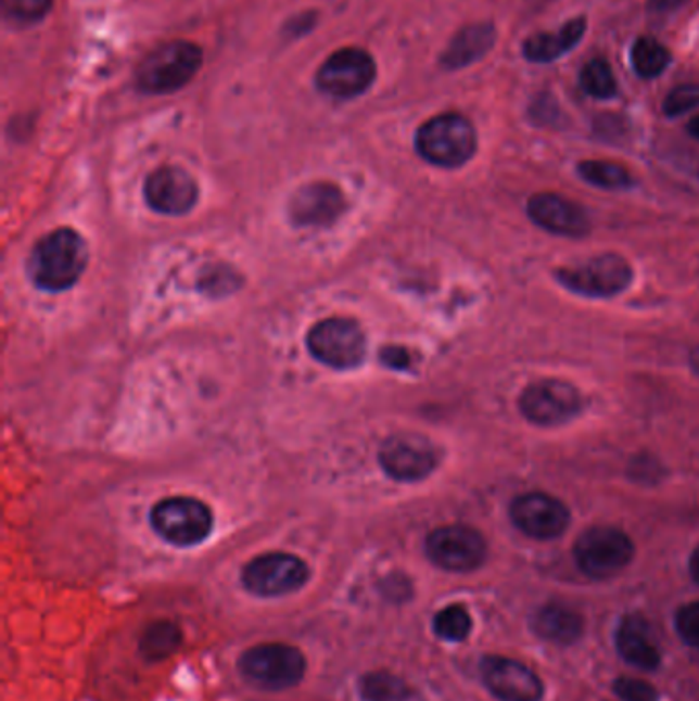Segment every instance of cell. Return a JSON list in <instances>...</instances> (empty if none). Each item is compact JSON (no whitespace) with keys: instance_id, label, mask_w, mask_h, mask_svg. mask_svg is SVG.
I'll return each instance as SVG.
<instances>
[{"instance_id":"5","label":"cell","mask_w":699,"mask_h":701,"mask_svg":"<svg viewBox=\"0 0 699 701\" xmlns=\"http://www.w3.org/2000/svg\"><path fill=\"white\" fill-rule=\"evenodd\" d=\"M150 525L166 544L175 548H193L214 532V515L198 498L168 497L152 507Z\"/></svg>"},{"instance_id":"24","label":"cell","mask_w":699,"mask_h":701,"mask_svg":"<svg viewBox=\"0 0 699 701\" xmlns=\"http://www.w3.org/2000/svg\"><path fill=\"white\" fill-rule=\"evenodd\" d=\"M359 698L364 701H408L412 698V689L403 677L390 671H371L359 679Z\"/></svg>"},{"instance_id":"18","label":"cell","mask_w":699,"mask_h":701,"mask_svg":"<svg viewBox=\"0 0 699 701\" xmlns=\"http://www.w3.org/2000/svg\"><path fill=\"white\" fill-rule=\"evenodd\" d=\"M345 209V197L336 184H304L290 200V218L297 226H329Z\"/></svg>"},{"instance_id":"27","label":"cell","mask_w":699,"mask_h":701,"mask_svg":"<svg viewBox=\"0 0 699 701\" xmlns=\"http://www.w3.org/2000/svg\"><path fill=\"white\" fill-rule=\"evenodd\" d=\"M579 175L587 183L601 189H627L634 183L632 175L624 166L608 161H585L579 165Z\"/></svg>"},{"instance_id":"35","label":"cell","mask_w":699,"mask_h":701,"mask_svg":"<svg viewBox=\"0 0 699 701\" xmlns=\"http://www.w3.org/2000/svg\"><path fill=\"white\" fill-rule=\"evenodd\" d=\"M682 2L683 0H652L650 9L652 11H669V9H673V7L682 4Z\"/></svg>"},{"instance_id":"29","label":"cell","mask_w":699,"mask_h":701,"mask_svg":"<svg viewBox=\"0 0 699 701\" xmlns=\"http://www.w3.org/2000/svg\"><path fill=\"white\" fill-rule=\"evenodd\" d=\"M54 0H0L2 15L15 25H34L52 11Z\"/></svg>"},{"instance_id":"32","label":"cell","mask_w":699,"mask_h":701,"mask_svg":"<svg viewBox=\"0 0 699 701\" xmlns=\"http://www.w3.org/2000/svg\"><path fill=\"white\" fill-rule=\"evenodd\" d=\"M675 626H677V632L685 645L699 648V601L698 603H689L677 611Z\"/></svg>"},{"instance_id":"13","label":"cell","mask_w":699,"mask_h":701,"mask_svg":"<svg viewBox=\"0 0 699 701\" xmlns=\"http://www.w3.org/2000/svg\"><path fill=\"white\" fill-rule=\"evenodd\" d=\"M380 466L390 479L419 482L433 474L440 463L437 447L419 433L392 435L380 449Z\"/></svg>"},{"instance_id":"25","label":"cell","mask_w":699,"mask_h":701,"mask_svg":"<svg viewBox=\"0 0 699 701\" xmlns=\"http://www.w3.org/2000/svg\"><path fill=\"white\" fill-rule=\"evenodd\" d=\"M634 71L643 78H657L669 68L671 52L654 37H640L632 48Z\"/></svg>"},{"instance_id":"9","label":"cell","mask_w":699,"mask_h":701,"mask_svg":"<svg viewBox=\"0 0 699 701\" xmlns=\"http://www.w3.org/2000/svg\"><path fill=\"white\" fill-rule=\"evenodd\" d=\"M634 558V541L618 527H590L574 544V560L590 578H611L626 569Z\"/></svg>"},{"instance_id":"23","label":"cell","mask_w":699,"mask_h":701,"mask_svg":"<svg viewBox=\"0 0 699 701\" xmlns=\"http://www.w3.org/2000/svg\"><path fill=\"white\" fill-rule=\"evenodd\" d=\"M183 645V632L170 620H158L142 632L140 654L147 663H163Z\"/></svg>"},{"instance_id":"36","label":"cell","mask_w":699,"mask_h":701,"mask_svg":"<svg viewBox=\"0 0 699 701\" xmlns=\"http://www.w3.org/2000/svg\"><path fill=\"white\" fill-rule=\"evenodd\" d=\"M689 572H691V578L696 581L699 585V546L691 553V560H689Z\"/></svg>"},{"instance_id":"10","label":"cell","mask_w":699,"mask_h":701,"mask_svg":"<svg viewBox=\"0 0 699 701\" xmlns=\"http://www.w3.org/2000/svg\"><path fill=\"white\" fill-rule=\"evenodd\" d=\"M556 279L562 288L585 297H613L626 292L634 279V271L626 258L620 255H599L572 267H560Z\"/></svg>"},{"instance_id":"26","label":"cell","mask_w":699,"mask_h":701,"mask_svg":"<svg viewBox=\"0 0 699 701\" xmlns=\"http://www.w3.org/2000/svg\"><path fill=\"white\" fill-rule=\"evenodd\" d=\"M433 632L445 642H463L472 632V617L463 606H447L435 613Z\"/></svg>"},{"instance_id":"12","label":"cell","mask_w":699,"mask_h":701,"mask_svg":"<svg viewBox=\"0 0 699 701\" xmlns=\"http://www.w3.org/2000/svg\"><path fill=\"white\" fill-rule=\"evenodd\" d=\"M519 408L530 423L558 426L581 415L583 394L562 380H539L521 392Z\"/></svg>"},{"instance_id":"31","label":"cell","mask_w":699,"mask_h":701,"mask_svg":"<svg viewBox=\"0 0 699 701\" xmlns=\"http://www.w3.org/2000/svg\"><path fill=\"white\" fill-rule=\"evenodd\" d=\"M613 691L622 701H659V691L650 683L634 677L615 679Z\"/></svg>"},{"instance_id":"11","label":"cell","mask_w":699,"mask_h":701,"mask_svg":"<svg viewBox=\"0 0 699 701\" xmlns=\"http://www.w3.org/2000/svg\"><path fill=\"white\" fill-rule=\"evenodd\" d=\"M424 553L437 569L447 572H472L486 560V539L468 525H443L424 539Z\"/></svg>"},{"instance_id":"19","label":"cell","mask_w":699,"mask_h":701,"mask_svg":"<svg viewBox=\"0 0 699 701\" xmlns=\"http://www.w3.org/2000/svg\"><path fill=\"white\" fill-rule=\"evenodd\" d=\"M497 41V29L493 23H472L461 27L460 31L445 48L440 64L445 71H460L472 66L480 58L488 54Z\"/></svg>"},{"instance_id":"22","label":"cell","mask_w":699,"mask_h":701,"mask_svg":"<svg viewBox=\"0 0 699 701\" xmlns=\"http://www.w3.org/2000/svg\"><path fill=\"white\" fill-rule=\"evenodd\" d=\"M534 629L535 634L546 642L571 646L579 642V638L583 636L585 622L574 609L548 603L535 613Z\"/></svg>"},{"instance_id":"30","label":"cell","mask_w":699,"mask_h":701,"mask_svg":"<svg viewBox=\"0 0 699 701\" xmlns=\"http://www.w3.org/2000/svg\"><path fill=\"white\" fill-rule=\"evenodd\" d=\"M699 107V85H682L666 94L663 111L669 117H679Z\"/></svg>"},{"instance_id":"28","label":"cell","mask_w":699,"mask_h":701,"mask_svg":"<svg viewBox=\"0 0 699 701\" xmlns=\"http://www.w3.org/2000/svg\"><path fill=\"white\" fill-rule=\"evenodd\" d=\"M581 87L593 99H611L618 92L615 76L611 73L608 60L595 58L581 73Z\"/></svg>"},{"instance_id":"38","label":"cell","mask_w":699,"mask_h":701,"mask_svg":"<svg viewBox=\"0 0 699 701\" xmlns=\"http://www.w3.org/2000/svg\"><path fill=\"white\" fill-rule=\"evenodd\" d=\"M689 361H691V368H694V371H696V373H699V347H696V349L691 351V355H689Z\"/></svg>"},{"instance_id":"33","label":"cell","mask_w":699,"mask_h":701,"mask_svg":"<svg viewBox=\"0 0 699 701\" xmlns=\"http://www.w3.org/2000/svg\"><path fill=\"white\" fill-rule=\"evenodd\" d=\"M314 21H316V15H314V13L297 15V17L292 18V21L285 25V34L290 37L304 36V34L313 31Z\"/></svg>"},{"instance_id":"2","label":"cell","mask_w":699,"mask_h":701,"mask_svg":"<svg viewBox=\"0 0 699 701\" xmlns=\"http://www.w3.org/2000/svg\"><path fill=\"white\" fill-rule=\"evenodd\" d=\"M203 64L202 48L193 41H166L138 64L134 80L144 94H170L187 87Z\"/></svg>"},{"instance_id":"20","label":"cell","mask_w":699,"mask_h":701,"mask_svg":"<svg viewBox=\"0 0 699 701\" xmlns=\"http://www.w3.org/2000/svg\"><path fill=\"white\" fill-rule=\"evenodd\" d=\"M615 646L622 659L638 668L652 671L661 664V650L650 634V627L638 615H627L622 620L615 634Z\"/></svg>"},{"instance_id":"8","label":"cell","mask_w":699,"mask_h":701,"mask_svg":"<svg viewBox=\"0 0 699 701\" xmlns=\"http://www.w3.org/2000/svg\"><path fill=\"white\" fill-rule=\"evenodd\" d=\"M378 76L373 55L364 48H341L316 71V87L327 97L347 101L371 89Z\"/></svg>"},{"instance_id":"3","label":"cell","mask_w":699,"mask_h":701,"mask_svg":"<svg viewBox=\"0 0 699 701\" xmlns=\"http://www.w3.org/2000/svg\"><path fill=\"white\" fill-rule=\"evenodd\" d=\"M479 146L476 129L460 113H442L427 119L415 136V148L429 165L460 168Z\"/></svg>"},{"instance_id":"37","label":"cell","mask_w":699,"mask_h":701,"mask_svg":"<svg viewBox=\"0 0 699 701\" xmlns=\"http://www.w3.org/2000/svg\"><path fill=\"white\" fill-rule=\"evenodd\" d=\"M687 131L694 136V138H698L699 140V115H696L691 122H689V126H687Z\"/></svg>"},{"instance_id":"4","label":"cell","mask_w":699,"mask_h":701,"mask_svg":"<svg viewBox=\"0 0 699 701\" xmlns=\"http://www.w3.org/2000/svg\"><path fill=\"white\" fill-rule=\"evenodd\" d=\"M306 657L300 648L283 642L253 646L240 654L242 679L263 691H285L300 685L306 675Z\"/></svg>"},{"instance_id":"21","label":"cell","mask_w":699,"mask_h":701,"mask_svg":"<svg viewBox=\"0 0 699 701\" xmlns=\"http://www.w3.org/2000/svg\"><path fill=\"white\" fill-rule=\"evenodd\" d=\"M587 29V18L574 17L564 23L554 34H537L523 43V55L535 62V64H548L564 54H569L572 48L583 39Z\"/></svg>"},{"instance_id":"14","label":"cell","mask_w":699,"mask_h":701,"mask_svg":"<svg viewBox=\"0 0 699 701\" xmlns=\"http://www.w3.org/2000/svg\"><path fill=\"white\" fill-rule=\"evenodd\" d=\"M148 207L163 216H185L200 200V187L181 166H161L144 183Z\"/></svg>"},{"instance_id":"7","label":"cell","mask_w":699,"mask_h":701,"mask_svg":"<svg viewBox=\"0 0 699 701\" xmlns=\"http://www.w3.org/2000/svg\"><path fill=\"white\" fill-rule=\"evenodd\" d=\"M310 581L308 564L294 553L267 552L253 558L240 572L246 592L258 599H277L304 589Z\"/></svg>"},{"instance_id":"17","label":"cell","mask_w":699,"mask_h":701,"mask_svg":"<svg viewBox=\"0 0 699 701\" xmlns=\"http://www.w3.org/2000/svg\"><path fill=\"white\" fill-rule=\"evenodd\" d=\"M528 214L539 228L569 239H581L590 230L587 212L576 203L556 195V193H537L528 203Z\"/></svg>"},{"instance_id":"15","label":"cell","mask_w":699,"mask_h":701,"mask_svg":"<svg viewBox=\"0 0 699 701\" xmlns=\"http://www.w3.org/2000/svg\"><path fill=\"white\" fill-rule=\"evenodd\" d=\"M511 519L517 530L534 539H554L567 532L571 513L564 502L544 493H528L513 500Z\"/></svg>"},{"instance_id":"34","label":"cell","mask_w":699,"mask_h":701,"mask_svg":"<svg viewBox=\"0 0 699 701\" xmlns=\"http://www.w3.org/2000/svg\"><path fill=\"white\" fill-rule=\"evenodd\" d=\"M382 361L390 369H406L410 366V355H408V351L406 349H392V347H387L382 353Z\"/></svg>"},{"instance_id":"1","label":"cell","mask_w":699,"mask_h":701,"mask_svg":"<svg viewBox=\"0 0 699 701\" xmlns=\"http://www.w3.org/2000/svg\"><path fill=\"white\" fill-rule=\"evenodd\" d=\"M89 265V248L85 239L73 228H58L34 244L27 271L37 290L66 292L82 277Z\"/></svg>"},{"instance_id":"16","label":"cell","mask_w":699,"mask_h":701,"mask_svg":"<svg viewBox=\"0 0 699 701\" xmlns=\"http://www.w3.org/2000/svg\"><path fill=\"white\" fill-rule=\"evenodd\" d=\"M482 681L500 701H539L544 683L525 664L505 657H486L480 663Z\"/></svg>"},{"instance_id":"6","label":"cell","mask_w":699,"mask_h":701,"mask_svg":"<svg viewBox=\"0 0 699 701\" xmlns=\"http://www.w3.org/2000/svg\"><path fill=\"white\" fill-rule=\"evenodd\" d=\"M306 345L314 359L336 371L359 368L368 353V336L353 318H327L316 322Z\"/></svg>"}]
</instances>
